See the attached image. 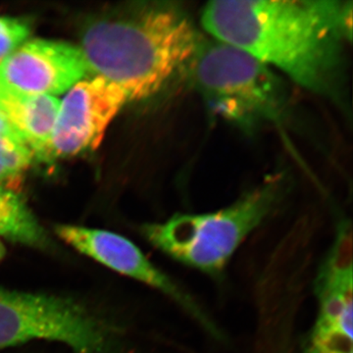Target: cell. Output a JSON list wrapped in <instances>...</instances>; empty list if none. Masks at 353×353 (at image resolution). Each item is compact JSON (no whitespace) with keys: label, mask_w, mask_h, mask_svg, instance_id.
Returning a JSON list of instances; mask_svg holds the SVG:
<instances>
[{"label":"cell","mask_w":353,"mask_h":353,"mask_svg":"<svg viewBox=\"0 0 353 353\" xmlns=\"http://www.w3.org/2000/svg\"><path fill=\"white\" fill-rule=\"evenodd\" d=\"M352 10V1L339 0H216L203 7L201 22L211 38L322 94L338 80Z\"/></svg>","instance_id":"1"},{"label":"cell","mask_w":353,"mask_h":353,"mask_svg":"<svg viewBox=\"0 0 353 353\" xmlns=\"http://www.w3.org/2000/svg\"><path fill=\"white\" fill-rule=\"evenodd\" d=\"M201 38L180 4L141 2L90 18L79 48L88 75L115 83L132 102L187 75Z\"/></svg>","instance_id":"2"},{"label":"cell","mask_w":353,"mask_h":353,"mask_svg":"<svg viewBox=\"0 0 353 353\" xmlns=\"http://www.w3.org/2000/svg\"><path fill=\"white\" fill-rule=\"evenodd\" d=\"M284 180L274 176L215 212L176 214L148 224L143 234L158 250L190 268L220 276L243 241L282 199Z\"/></svg>","instance_id":"3"},{"label":"cell","mask_w":353,"mask_h":353,"mask_svg":"<svg viewBox=\"0 0 353 353\" xmlns=\"http://www.w3.org/2000/svg\"><path fill=\"white\" fill-rule=\"evenodd\" d=\"M211 113L241 129L282 119L288 92L277 72L245 51L202 36L187 75Z\"/></svg>","instance_id":"4"},{"label":"cell","mask_w":353,"mask_h":353,"mask_svg":"<svg viewBox=\"0 0 353 353\" xmlns=\"http://www.w3.org/2000/svg\"><path fill=\"white\" fill-rule=\"evenodd\" d=\"M34 340L60 341L75 353H103L108 332L72 299L0 288V350Z\"/></svg>","instance_id":"5"},{"label":"cell","mask_w":353,"mask_h":353,"mask_svg":"<svg viewBox=\"0 0 353 353\" xmlns=\"http://www.w3.org/2000/svg\"><path fill=\"white\" fill-rule=\"evenodd\" d=\"M128 102L117 85L101 77L77 83L60 102L46 160L97 150L111 121Z\"/></svg>","instance_id":"6"},{"label":"cell","mask_w":353,"mask_h":353,"mask_svg":"<svg viewBox=\"0 0 353 353\" xmlns=\"http://www.w3.org/2000/svg\"><path fill=\"white\" fill-rule=\"evenodd\" d=\"M55 232L79 252L111 270L159 290L189 313L206 331L219 336V330L194 297L153 265L131 241L112 232L74 225H59Z\"/></svg>","instance_id":"7"},{"label":"cell","mask_w":353,"mask_h":353,"mask_svg":"<svg viewBox=\"0 0 353 353\" xmlns=\"http://www.w3.org/2000/svg\"><path fill=\"white\" fill-rule=\"evenodd\" d=\"M88 75L79 46L65 41L32 39L0 65V82L23 94H63Z\"/></svg>","instance_id":"8"},{"label":"cell","mask_w":353,"mask_h":353,"mask_svg":"<svg viewBox=\"0 0 353 353\" xmlns=\"http://www.w3.org/2000/svg\"><path fill=\"white\" fill-rule=\"evenodd\" d=\"M59 105L57 97L23 94L0 82V112L34 157L46 160Z\"/></svg>","instance_id":"9"},{"label":"cell","mask_w":353,"mask_h":353,"mask_svg":"<svg viewBox=\"0 0 353 353\" xmlns=\"http://www.w3.org/2000/svg\"><path fill=\"white\" fill-rule=\"evenodd\" d=\"M0 236L34 248L50 245L48 234L18 192L0 187Z\"/></svg>","instance_id":"10"},{"label":"cell","mask_w":353,"mask_h":353,"mask_svg":"<svg viewBox=\"0 0 353 353\" xmlns=\"http://www.w3.org/2000/svg\"><path fill=\"white\" fill-rule=\"evenodd\" d=\"M352 228L343 224L316 279V294L352 290Z\"/></svg>","instance_id":"11"},{"label":"cell","mask_w":353,"mask_h":353,"mask_svg":"<svg viewBox=\"0 0 353 353\" xmlns=\"http://www.w3.org/2000/svg\"><path fill=\"white\" fill-rule=\"evenodd\" d=\"M34 153L19 139L0 138V187L18 192Z\"/></svg>","instance_id":"12"},{"label":"cell","mask_w":353,"mask_h":353,"mask_svg":"<svg viewBox=\"0 0 353 353\" xmlns=\"http://www.w3.org/2000/svg\"><path fill=\"white\" fill-rule=\"evenodd\" d=\"M31 23L24 18L0 16V65L27 41Z\"/></svg>","instance_id":"13"},{"label":"cell","mask_w":353,"mask_h":353,"mask_svg":"<svg viewBox=\"0 0 353 353\" xmlns=\"http://www.w3.org/2000/svg\"><path fill=\"white\" fill-rule=\"evenodd\" d=\"M0 138H10V139H19L17 132L14 131L11 125L9 124L8 121L6 119L2 113L0 112ZM22 141V139H21Z\"/></svg>","instance_id":"14"},{"label":"cell","mask_w":353,"mask_h":353,"mask_svg":"<svg viewBox=\"0 0 353 353\" xmlns=\"http://www.w3.org/2000/svg\"><path fill=\"white\" fill-rule=\"evenodd\" d=\"M6 246H4L3 243H2L1 241H0V261H1V260L4 259V256H6Z\"/></svg>","instance_id":"15"},{"label":"cell","mask_w":353,"mask_h":353,"mask_svg":"<svg viewBox=\"0 0 353 353\" xmlns=\"http://www.w3.org/2000/svg\"><path fill=\"white\" fill-rule=\"evenodd\" d=\"M306 353H323L322 352H320V350H318L317 348L310 347L308 348L307 352Z\"/></svg>","instance_id":"16"}]
</instances>
